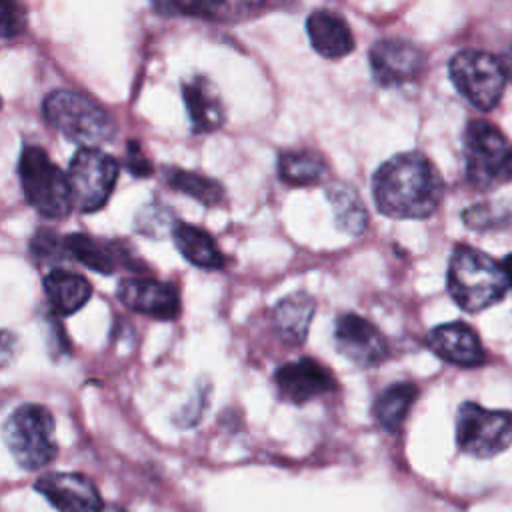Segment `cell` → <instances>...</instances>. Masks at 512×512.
I'll return each instance as SVG.
<instances>
[{"mask_svg": "<svg viewBox=\"0 0 512 512\" xmlns=\"http://www.w3.org/2000/svg\"><path fill=\"white\" fill-rule=\"evenodd\" d=\"M376 208L390 218L422 220L434 214L444 196L442 176L420 152L388 158L372 176Z\"/></svg>", "mask_w": 512, "mask_h": 512, "instance_id": "obj_1", "label": "cell"}, {"mask_svg": "<svg viewBox=\"0 0 512 512\" xmlns=\"http://www.w3.org/2000/svg\"><path fill=\"white\" fill-rule=\"evenodd\" d=\"M446 288L462 310L480 312L506 296L510 278L504 264L488 254L470 246H456L446 272Z\"/></svg>", "mask_w": 512, "mask_h": 512, "instance_id": "obj_2", "label": "cell"}, {"mask_svg": "<svg viewBox=\"0 0 512 512\" xmlns=\"http://www.w3.org/2000/svg\"><path fill=\"white\" fill-rule=\"evenodd\" d=\"M46 122L68 140L96 148L116 136V122L108 110L86 94L74 90H54L42 104Z\"/></svg>", "mask_w": 512, "mask_h": 512, "instance_id": "obj_3", "label": "cell"}, {"mask_svg": "<svg viewBox=\"0 0 512 512\" xmlns=\"http://www.w3.org/2000/svg\"><path fill=\"white\" fill-rule=\"evenodd\" d=\"M464 172L476 190H494L512 178V142L486 120H470L462 136Z\"/></svg>", "mask_w": 512, "mask_h": 512, "instance_id": "obj_4", "label": "cell"}, {"mask_svg": "<svg viewBox=\"0 0 512 512\" xmlns=\"http://www.w3.org/2000/svg\"><path fill=\"white\" fill-rule=\"evenodd\" d=\"M4 442L24 470H40L56 456L54 418L48 408L40 404L18 406L4 422Z\"/></svg>", "mask_w": 512, "mask_h": 512, "instance_id": "obj_5", "label": "cell"}, {"mask_svg": "<svg viewBox=\"0 0 512 512\" xmlns=\"http://www.w3.org/2000/svg\"><path fill=\"white\" fill-rule=\"evenodd\" d=\"M18 176L30 206L46 218H64L74 206L68 174L38 146H26L18 160Z\"/></svg>", "mask_w": 512, "mask_h": 512, "instance_id": "obj_6", "label": "cell"}, {"mask_svg": "<svg viewBox=\"0 0 512 512\" xmlns=\"http://www.w3.org/2000/svg\"><path fill=\"white\" fill-rule=\"evenodd\" d=\"M448 76L460 96H464L474 108L492 110L506 86V74L500 58L484 50H460L448 62Z\"/></svg>", "mask_w": 512, "mask_h": 512, "instance_id": "obj_7", "label": "cell"}, {"mask_svg": "<svg viewBox=\"0 0 512 512\" xmlns=\"http://www.w3.org/2000/svg\"><path fill=\"white\" fill-rule=\"evenodd\" d=\"M458 448L474 458H492L512 444V412L462 402L456 412Z\"/></svg>", "mask_w": 512, "mask_h": 512, "instance_id": "obj_8", "label": "cell"}, {"mask_svg": "<svg viewBox=\"0 0 512 512\" xmlns=\"http://www.w3.org/2000/svg\"><path fill=\"white\" fill-rule=\"evenodd\" d=\"M118 170L120 166L112 156L96 148L78 150L66 172L74 206L82 212L100 210L114 190Z\"/></svg>", "mask_w": 512, "mask_h": 512, "instance_id": "obj_9", "label": "cell"}, {"mask_svg": "<svg viewBox=\"0 0 512 512\" xmlns=\"http://www.w3.org/2000/svg\"><path fill=\"white\" fill-rule=\"evenodd\" d=\"M368 60L372 76L382 88L410 84L418 80L426 68L424 52L416 44L398 38L374 42Z\"/></svg>", "mask_w": 512, "mask_h": 512, "instance_id": "obj_10", "label": "cell"}, {"mask_svg": "<svg viewBox=\"0 0 512 512\" xmlns=\"http://www.w3.org/2000/svg\"><path fill=\"white\" fill-rule=\"evenodd\" d=\"M334 344L342 356L360 368H374L388 356L384 334L370 320L352 312L336 318Z\"/></svg>", "mask_w": 512, "mask_h": 512, "instance_id": "obj_11", "label": "cell"}, {"mask_svg": "<svg viewBox=\"0 0 512 512\" xmlns=\"http://www.w3.org/2000/svg\"><path fill=\"white\" fill-rule=\"evenodd\" d=\"M276 392L284 402L306 404L334 390L332 372L314 358H298L282 364L274 374Z\"/></svg>", "mask_w": 512, "mask_h": 512, "instance_id": "obj_12", "label": "cell"}, {"mask_svg": "<svg viewBox=\"0 0 512 512\" xmlns=\"http://www.w3.org/2000/svg\"><path fill=\"white\" fill-rule=\"evenodd\" d=\"M34 488L58 512H102L104 504L94 482L78 472H50L36 480Z\"/></svg>", "mask_w": 512, "mask_h": 512, "instance_id": "obj_13", "label": "cell"}, {"mask_svg": "<svg viewBox=\"0 0 512 512\" xmlns=\"http://www.w3.org/2000/svg\"><path fill=\"white\" fill-rule=\"evenodd\" d=\"M120 302L140 314L174 320L180 314V296L172 284L152 278H126L118 284Z\"/></svg>", "mask_w": 512, "mask_h": 512, "instance_id": "obj_14", "label": "cell"}, {"mask_svg": "<svg viewBox=\"0 0 512 512\" xmlns=\"http://www.w3.org/2000/svg\"><path fill=\"white\" fill-rule=\"evenodd\" d=\"M426 344L438 358L462 368L480 366L486 360L478 334L464 322H448L432 328Z\"/></svg>", "mask_w": 512, "mask_h": 512, "instance_id": "obj_15", "label": "cell"}, {"mask_svg": "<svg viewBox=\"0 0 512 512\" xmlns=\"http://www.w3.org/2000/svg\"><path fill=\"white\" fill-rule=\"evenodd\" d=\"M306 32L312 48L328 60H340L354 50L352 30L346 20L336 12H312L306 20Z\"/></svg>", "mask_w": 512, "mask_h": 512, "instance_id": "obj_16", "label": "cell"}, {"mask_svg": "<svg viewBox=\"0 0 512 512\" xmlns=\"http://www.w3.org/2000/svg\"><path fill=\"white\" fill-rule=\"evenodd\" d=\"M182 98L188 118L196 132H212L224 122V106L216 86L204 78L194 76L182 84Z\"/></svg>", "mask_w": 512, "mask_h": 512, "instance_id": "obj_17", "label": "cell"}, {"mask_svg": "<svg viewBox=\"0 0 512 512\" xmlns=\"http://www.w3.org/2000/svg\"><path fill=\"white\" fill-rule=\"evenodd\" d=\"M314 310L316 302L306 292H294L282 298L274 308V328L278 336L290 346L304 344Z\"/></svg>", "mask_w": 512, "mask_h": 512, "instance_id": "obj_18", "label": "cell"}, {"mask_svg": "<svg viewBox=\"0 0 512 512\" xmlns=\"http://www.w3.org/2000/svg\"><path fill=\"white\" fill-rule=\"evenodd\" d=\"M44 292L52 310L68 316L78 312L90 300L92 286L84 276L56 268L50 274H46Z\"/></svg>", "mask_w": 512, "mask_h": 512, "instance_id": "obj_19", "label": "cell"}, {"mask_svg": "<svg viewBox=\"0 0 512 512\" xmlns=\"http://www.w3.org/2000/svg\"><path fill=\"white\" fill-rule=\"evenodd\" d=\"M172 238L180 254L194 266L216 270L224 266V256L212 236L192 224H176L172 228Z\"/></svg>", "mask_w": 512, "mask_h": 512, "instance_id": "obj_20", "label": "cell"}, {"mask_svg": "<svg viewBox=\"0 0 512 512\" xmlns=\"http://www.w3.org/2000/svg\"><path fill=\"white\" fill-rule=\"evenodd\" d=\"M418 396V388L412 382H392L374 400L372 414L376 422L388 430L398 432Z\"/></svg>", "mask_w": 512, "mask_h": 512, "instance_id": "obj_21", "label": "cell"}, {"mask_svg": "<svg viewBox=\"0 0 512 512\" xmlns=\"http://www.w3.org/2000/svg\"><path fill=\"white\" fill-rule=\"evenodd\" d=\"M64 246L74 260L100 274H112L120 262V250L116 246L88 234H70L64 238Z\"/></svg>", "mask_w": 512, "mask_h": 512, "instance_id": "obj_22", "label": "cell"}, {"mask_svg": "<svg viewBox=\"0 0 512 512\" xmlns=\"http://www.w3.org/2000/svg\"><path fill=\"white\" fill-rule=\"evenodd\" d=\"M326 196L334 210L336 226L354 236L362 234L368 224V212L360 194L352 186L338 182L326 190Z\"/></svg>", "mask_w": 512, "mask_h": 512, "instance_id": "obj_23", "label": "cell"}, {"mask_svg": "<svg viewBox=\"0 0 512 512\" xmlns=\"http://www.w3.org/2000/svg\"><path fill=\"white\" fill-rule=\"evenodd\" d=\"M328 166L324 158L310 150L282 152L278 156V176L290 186H310L324 180Z\"/></svg>", "mask_w": 512, "mask_h": 512, "instance_id": "obj_24", "label": "cell"}, {"mask_svg": "<svg viewBox=\"0 0 512 512\" xmlns=\"http://www.w3.org/2000/svg\"><path fill=\"white\" fill-rule=\"evenodd\" d=\"M262 4L264 0H186L182 10L216 22H240L252 18Z\"/></svg>", "mask_w": 512, "mask_h": 512, "instance_id": "obj_25", "label": "cell"}, {"mask_svg": "<svg viewBox=\"0 0 512 512\" xmlns=\"http://www.w3.org/2000/svg\"><path fill=\"white\" fill-rule=\"evenodd\" d=\"M168 186L172 190H178L206 206H216L224 200V188L220 186V182L206 178L198 172H190V170H170L166 174Z\"/></svg>", "mask_w": 512, "mask_h": 512, "instance_id": "obj_26", "label": "cell"}, {"mask_svg": "<svg viewBox=\"0 0 512 512\" xmlns=\"http://www.w3.org/2000/svg\"><path fill=\"white\" fill-rule=\"evenodd\" d=\"M28 12L24 0H0V38H16L26 30Z\"/></svg>", "mask_w": 512, "mask_h": 512, "instance_id": "obj_27", "label": "cell"}, {"mask_svg": "<svg viewBox=\"0 0 512 512\" xmlns=\"http://www.w3.org/2000/svg\"><path fill=\"white\" fill-rule=\"evenodd\" d=\"M510 212L504 210L502 206H492V204H476L468 208L462 218L470 228L486 230V228H500L510 220Z\"/></svg>", "mask_w": 512, "mask_h": 512, "instance_id": "obj_28", "label": "cell"}, {"mask_svg": "<svg viewBox=\"0 0 512 512\" xmlns=\"http://www.w3.org/2000/svg\"><path fill=\"white\" fill-rule=\"evenodd\" d=\"M32 254L38 260H60L66 252L64 240L60 242L54 234H50L48 230H40L34 240H32Z\"/></svg>", "mask_w": 512, "mask_h": 512, "instance_id": "obj_29", "label": "cell"}, {"mask_svg": "<svg viewBox=\"0 0 512 512\" xmlns=\"http://www.w3.org/2000/svg\"><path fill=\"white\" fill-rule=\"evenodd\" d=\"M126 166L136 176H148L152 172V164L146 160V156L140 152L138 144H134V142H130V146H128Z\"/></svg>", "mask_w": 512, "mask_h": 512, "instance_id": "obj_30", "label": "cell"}, {"mask_svg": "<svg viewBox=\"0 0 512 512\" xmlns=\"http://www.w3.org/2000/svg\"><path fill=\"white\" fill-rule=\"evenodd\" d=\"M158 222H162V224H166L168 226V216H166V212H162V210H158V208H148V212H142L140 216H138V228L144 232V234H158Z\"/></svg>", "mask_w": 512, "mask_h": 512, "instance_id": "obj_31", "label": "cell"}, {"mask_svg": "<svg viewBox=\"0 0 512 512\" xmlns=\"http://www.w3.org/2000/svg\"><path fill=\"white\" fill-rule=\"evenodd\" d=\"M18 352V340L12 332L0 330V368L10 364Z\"/></svg>", "mask_w": 512, "mask_h": 512, "instance_id": "obj_32", "label": "cell"}, {"mask_svg": "<svg viewBox=\"0 0 512 512\" xmlns=\"http://www.w3.org/2000/svg\"><path fill=\"white\" fill-rule=\"evenodd\" d=\"M500 64H502V68H504V74H506V78L508 80H512V46L502 54V58H500Z\"/></svg>", "mask_w": 512, "mask_h": 512, "instance_id": "obj_33", "label": "cell"}, {"mask_svg": "<svg viewBox=\"0 0 512 512\" xmlns=\"http://www.w3.org/2000/svg\"><path fill=\"white\" fill-rule=\"evenodd\" d=\"M502 264H504V268H506V272H508V278H510V286H512V256H506Z\"/></svg>", "mask_w": 512, "mask_h": 512, "instance_id": "obj_34", "label": "cell"}, {"mask_svg": "<svg viewBox=\"0 0 512 512\" xmlns=\"http://www.w3.org/2000/svg\"><path fill=\"white\" fill-rule=\"evenodd\" d=\"M102 512H124L122 508H118V506H104L102 508Z\"/></svg>", "mask_w": 512, "mask_h": 512, "instance_id": "obj_35", "label": "cell"}, {"mask_svg": "<svg viewBox=\"0 0 512 512\" xmlns=\"http://www.w3.org/2000/svg\"><path fill=\"white\" fill-rule=\"evenodd\" d=\"M176 4L180 6V8H184V4H186V0H176Z\"/></svg>", "mask_w": 512, "mask_h": 512, "instance_id": "obj_36", "label": "cell"}, {"mask_svg": "<svg viewBox=\"0 0 512 512\" xmlns=\"http://www.w3.org/2000/svg\"><path fill=\"white\" fill-rule=\"evenodd\" d=\"M0 106H2V100H0Z\"/></svg>", "mask_w": 512, "mask_h": 512, "instance_id": "obj_37", "label": "cell"}]
</instances>
